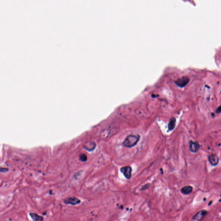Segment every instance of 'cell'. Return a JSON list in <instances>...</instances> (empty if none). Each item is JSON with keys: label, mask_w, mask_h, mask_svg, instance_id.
<instances>
[{"label": "cell", "mask_w": 221, "mask_h": 221, "mask_svg": "<svg viewBox=\"0 0 221 221\" xmlns=\"http://www.w3.org/2000/svg\"><path fill=\"white\" fill-rule=\"evenodd\" d=\"M96 147V144L94 142H87L83 145L84 149L89 152L94 150Z\"/></svg>", "instance_id": "obj_8"}, {"label": "cell", "mask_w": 221, "mask_h": 221, "mask_svg": "<svg viewBox=\"0 0 221 221\" xmlns=\"http://www.w3.org/2000/svg\"><path fill=\"white\" fill-rule=\"evenodd\" d=\"M176 125V119L175 118H172L168 124V130L169 131H172L175 128Z\"/></svg>", "instance_id": "obj_10"}, {"label": "cell", "mask_w": 221, "mask_h": 221, "mask_svg": "<svg viewBox=\"0 0 221 221\" xmlns=\"http://www.w3.org/2000/svg\"><path fill=\"white\" fill-rule=\"evenodd\" d=\"M193 188L191 186H187L182 187L181 189V192L183 194L188 195L191 193L193 191Z\"/></svg>", "instance_id": "obj_9"}, {"label": "cell", "mask_w": 221, "mask_h": 221, "mask_svg": "<svg viewBox=\"0 0 221 221\" xmlns=\"http://www.w3.org/2000/svg\"><path fill=\"white\" fill-rule=\"evenodd\" d=\"M221 112V106H220L219 107V108H217V110H216V112L217 113H220Z\"/></svg>", "instance_id": "obj_14"}, {"label": "cell", "mask_w": 221, "mask_h": 221, "mask_svg": "<svg viewBox=\"0 0 221 221\" xmlns=\"http://www.w3.org/2000/svg\"><path fill=\"white\" fill-rule=\"evenodd\" d=\"M209 162L213 166L217 165L219 163V158L216 154H211L208 156Z\"/></svg>", "instance_id": "obj_6"}, {"label": "cell", "mask_w": 221, "mask_h": 221, "mask_svg": "<svg viewBox=\"0 0 221 221\" xmlns=\"http://www.w3.org/2000/svg\"><path fill=\"white\" fill-rule=\"evenodd\" d=\"M150 185V184H146V185H144L142 187V188L141 189H142V190H146L147 188H149Z\"/></svg>", "instance_id": "obj_13"}, {"label": "cell", "mask_w": 221, "mask_h": 221, "mask_svg": "<svg viewBox=\"0 0 221 221\" xmlns=\"http://www.w3.org/2000/svg\"><path fill=\"white\" fill-rule=\"evenodd\" d=\"M200 148V145L197 142L191 141L189 143V150L192 153H196Z\"/></svg>", "instance_id": "obj_7"}, {"label": "cell", "mask_w": 221, "mask_h": 221, "mask_svg": "<svg viewBox=\"0 0 221 221\" xmlns=\"http://www.w3.org/2000/svg\"><path fill=\"white\" fill-rule=\"evenodd\" d=\"M208 211L206 210H202L196 214L192 217V220L196 221H200L203 220L207 215Z\"/></svg>", "instance_id": "obj_3"}, {"label": "cell", "mask_w": 221, "mask_h": 221, "mask_svg": "<svg viewBox=\"0 0 221 221\" xmlns=\"http://www.w3.org/2000/svg\"><path fill=\"white\" fill-rule=\"evenodd\" d=\"M64 202L68 205H76L81 202V201L78 198L75 197H69L64 200Z\"/></svg>", "instance_id": "obj_4"}, {"label": "cell", "mask_w": 221, "mask_h": 221, "mask_svg": "<svg viewBox=\"0 0 221 221\" xmlns=\"http://www.w3.org/2000/svg\"><path fill=\"white\" fill-rule=\"evenodd\" d=\"M140 136L139 135H130L128 136L122 145L126 148H130L135 146L139 141Z\"/></svg>", "instance_id": "obj_1"}, {"label": "cell", "mask_w": 221, "mask_h": 221, "mask_svg": "<svg viewBox=\"0 0 221 221\" xmlns=\"http://www.w3.org/2000/svg\"><path fill=\"white\" fill-rule=\"evenodd\" d=\"M189 80L190 79L187 77H183L177 80L176 81H175V83L178 86L183 87L188 84Z\"/></svg>", "instance_id": "obj_5"}, {"label": "cell", "mask_w": 221, "mask_h": 221, "mask_svg": "<svg viewBox=\"0 0 221 221\" xmlns=\"http://www.w3.org/2000/svg\"><path fill=\"white\" fill-rule=\"evenodd\" d=\"M120 171L127 179H130L131 178L132 169L131 167L130 166L123 167L120 169Z\"/></svg>", "instance_id": "obj_2"}, {"label": "cell", "mask_w": 221, "mask_h": 221, "mask_svg": "<svg viewBox=\"0 0 221 221\" xmlns=\"http://www.w3.org/2000/svg\"><path fill=\"white\" fill-rule=\"evenodd\" d=\"M30 216L34 221H43V218L42 216L38 215L37 214L35 213H30Z\"/></svg>", "instance_id": "obj_11"}, {"label": "cell", "mask_w": 221, "mask_h": 221, "mask_svg": "<svg viewBox=\"0 0 221 221\" xmlns=\"http://www.w3.org/2000/svg\"><path fill=\"white\" fill-rule=\"evenodd\" d=\"M79 159L82 162H85L87 160V156L84 153L80 154L79 156Z\"/></svg>", "instance_id": "obj_12"}]
</instances>
